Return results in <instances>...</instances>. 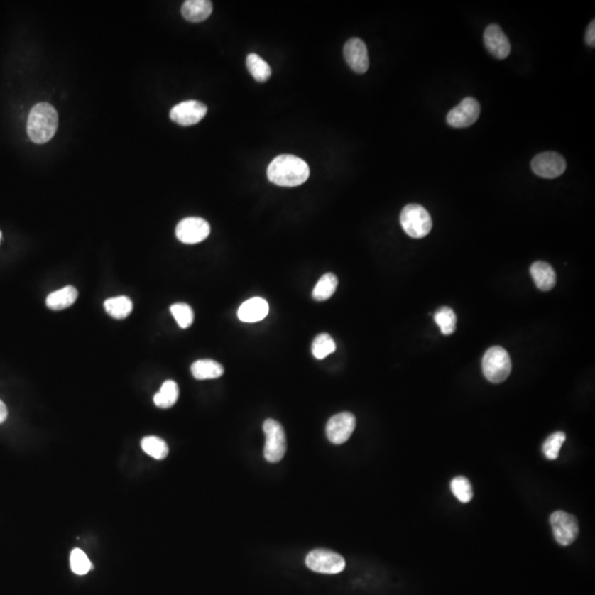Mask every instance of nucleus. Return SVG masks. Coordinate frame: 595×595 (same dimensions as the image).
<instances>
[{"label":"nucleus","instance_id":"f257e3e1","mask_svg":"<svg viewBox=\"0 0 595 595\" xmlns=\"http://www.w3.org/2000/svg\"><path fill=\"white\" fill-rule=\"evenodd\" d=\"M271 182L279 187H293L309 179L310 169L301 158L293 155H280L275 157L267 170Z\"/></svg>","mask_w":595,"mask_h":595},{"label":"nucleus","instance_id":"f03ea898","mask_svg":"<svg viewBox=\"0 0 595 595\" xmlns=\"http://www.w3.org/2000/svg\"><path fill=\"white\" fill-rule=\"evenodd\" d=\"M59 126L57 109L49 103L33 106L28 117L27 133L35 143H45L55 137Z\"/></svg>","mask_w":595,"mask_h":595},{"label":"nucleus","instance_id":"7ed1b4c3","mask_svg":"<svg viewBox=\"0 0 595 595\" xmlns=\"http://www.w3.org/2000/svg\"><path fill=\"white\" fill-rule=\"evenodd\" d=\"M485 378L494 384H499L508 378L512 371V361L506 349L494 346L487 349L482 361Z\"/></svg>","mask_w":595,"mask_h":595},{"label":"nucleus","instance_id":"20e7f679","mask_svg":"<svg viewBox=\"0 0 595 595\" xmlns=\"http://www.w3.org/2000/svg\"><path fill=\"white\" fill-rule=\"evenodd\" d=\"M400 224L407 235L413 239L426 237L432 229V219L429 212L418 204L403 207L400 214Z\"/></svg>","mask_w":595,"mask_h":595},{"label":"nucleus","instance_id":"39448f33","mask_svg":"<svg viewBox=\"0 0 595 595\" xmlns=\"http://www.w3.org/2000/svg\"><path fill=\"white\" fill-rule=\"evenodd\" d=\"M263 432L266 435L263 450L266 460L271 463H277L283 460L287 451V438L283 427L278 421L267 419L263 422Z\"/></svg>","mask_w":595,"mask_h":595},{"label":"nucleus","instance_id":"423d86ee","mask_svg":"<svg viewBox=\"0 0 595 595\" xmlns=\"http://www.w3.org/2000/svg\"><path fill=\"white\" fill-rule=\"evenodd\" d=\"M305 564L310 570L324 574H337L346 566L344 558L334 551L315 549L307 555Z\"/></svg>","mask_w":595,"mask_h":595},{"label":"nucleus","instance_id":"0eeeda50","mask_svg":"<svg viewBox=\"0 0 595 595\" xmlns=\"http://www.w3.org/2000/svg\"><path fill=\"white\" fill-rule=\"evenodd\" d=\"M550 524L555 539L561 546H570L578 538V519L573 515L563 511H556L551 514Z\"/></svg>","mask_w":595,"mask_h":595},{"label":"nucleus","instance_id":"6e6552de","mask_svg":"<svg viewBox=\"0 0 595 595\" xmlns=\"http://www.w3.org/2000/svg\"><path fill=\"white\" fill-rule=\"evenodd\" d=\"M211 233V226L201 217H187L175 229L177 239L181 243L197 244L205 241Z\"/></svg>","mask_w":595,"mask_h":595},{"label":"nucleus","instance_id":"1a4fd4ad","mask_svg":"<svg viewBox=\"0 0 595 595\" xmlns=\"http://www.w3.org/2000/svg\"><path fill=\"white\" fill-rule=\"evenodd\" d=\"M356 427V418L351 413H337L327 421V439L333 444H342L346 442L354 432Z\"/></svg>","mask_w":595,"mask_h":595},{"label":"nucleus","instance_id":"9d476101","mask_svg":"<svg viewBox=\"0 0 595 595\" xmlns=\"http://www.w3.org/2000/svg\"><path fill=\"white\" fill-rule=\"evenodd\" d=\"M480 113V103L473 97H466L457 107L449 111L447 121L454 129H465L473 125L479 119Z\"/></svg>","mask_w":595,"mask_h":595},{"label":"nucleus","instance_id":"9b49d317","mask_svg":"<svg viewBox=\"0 0 595 595\" xmlns=\"http://www.w3.org/2000/svg\"><path fill=\"white\" fill-rule=\"evenodd\" d=\"M531 169L537 175L546 179L560 177L567 169L566 160L557 153H542L533 159Z\"/></svg>","mask_w":595,"mask_h":595},{"label":"nucleus","instance_id":"f8f14e48","mask_svg":"<svg viewBox=\"0 0 595 595\" xmlns=\"http://www.w3.org/2000/svg\"><path fill=\"white\" fill-rule=\"evenodd\" d=\"M207 113V105L202 102L185 101L171 109L170 119L181 126H192L204 119Z\"/></svg>","mask_w":595,"mask_h":595},{"label":"nucleus","instance_id":"ddd939ff","mask_svg":"<svg viewBox=\"0 0 595 595\" xmlns=\"http://www.w3.org/2000/svg\"><path fill=\"white\" fill-rule=\"evenodd\" d=\"M345 61L355 73L364 74L369 70V59L367 47L363 40L352 38L344 45Z\"/></svg>","mask_w":595,"mask_h":595},{"label":"nucleus","instance_id":"4468645a","mask_svg":"<svg viewBox=\"0 0 595 595\" xmlns=\"http://www.w3.org/2000/svg\"><path fill=\"white\" fill-rule=\"evenodd\" d=\"M484 45L493 57L506 59L511 53V43L502 28L498 25H490L484 31Z\"/></svg>","mask_w":595,"mask_h":595},{"label":"nucleus","instance_id":"2eb2a0df","mask_svg":"<svg viewBox=\"0 0 595 595\" xmlns=\"http://www.w3.org/2000/svg\"><path fill=\"white\" fill-rule=\"evenodd\" d=\"M269 312V305L263 298H251L239 309V319L243 322L255 323L263 320Z\"/></svg>","mask_w":595,"mask_h":595},{"label":"nucleus","instance_id":"dca6fc26","mask_svg":"<svg viewBox=\"0 0 595 595\" xmlns=\"http://www.w3.org/2000/svg\"><path fill=\"white\" fill-rule=\"evenodd\" d=\"M213 6L209 0H187L181 8L183 18L190 23H202L211 16Z\"/></svg>","mask_w":595,"mask_h":595},{"label":"nucleus","instance_id":"f3484780","mask_svg":"<svg viewBox=\"0 0 595 595\" xmlns=\"http://www.w3.org/2000/svg\"><path fill=\"white\" fill-rule=\"evenodd\" d=\"M530 273L535 283L540 290L549 291L556 285V273L548 263L536 261L531 265Z\"/></svg>","mask_w":595,"mask_h":595},{"label":"nucleus","instance_id":"a211bd4d","mask_svg":"<svg viewBox=\"0 0 595 595\" xmlns=\"http://www.w3.org/2000/svg\"><path fill=\"white\" fill-rule=\"evenodd\" d=\"M77 290L72 287L67 285L65 288L60 289V290L55 291V293H50L47 298V305L51 310L59 311L67 309L71 307L77 299Z\"/></svg>","mask_w":595,"mask_h":595},{"label":"nucleus","instance_id":"6ab92c4d","mask_svg":"<svg viewBox=\"0 0 595 595\" xmlns=\"http://www.w3.org/2000/svg\"><path fill=\"white\" fill-rule=\"evenodd\" d=\"M191 373L199 381L215 379L224 374V367L212 359H199L191 366Z\"/></svg>","mask_w":595,"mask_h":595},{"label":"nucleus","instance_id":"aec40b11","mask_svg":"<svg viewBox=\"0 0 595 595\" xmlns=\"http://www.w3.org/2000/svg\"><path fill=\"white\" fill-rule=\"evenodd\" d=\"M106 312L117 320L129 317L133 311V301L129 297H116L107 299L104 302Z\"/></svg>","mask_w":595,"mask_h":595},{"label":"nucleus","instance_id":"412c9836","mask_svg":"<svg viewBox=\"0 0 595 595\" xmlns=\"http://www.w3.org/2000/svg\"><path fill=\"white\" fill-rule=\"evenodd\" d=\"M179 398V387L177 383L173 381H167L163 383L160 391L153 397L155 405L159 408H171L177 403Z\"/></svg>","mask_w":595,"mask_h":595},{"label":"nucleus","instance_id":"4be33fe9","mask_svg":"<svg viewBox=\"0 0 595 595\" xmlns=\"http://www.w3.org/2000/svg\"><path fill=\"white\" fill-rule=\"evenodd\" d=\"M246 65L251 77L259 83H263L271 79V67L263 58L259 57L256 53L247 55Z\"/></svg>","mask_w":595,"mask_h":595},{"label":"nucleus","instance_id":"5701e85b","mask_svg":"<svg viewBox=\"0 0 595 595\" xmlns=\"http://www.w3.org/2000/svg\"><path fill=\"white\" fill-rule=\"evenodd\" d=\"M337 283L339 281L334 273H325L321 277L320 280L317 281L313 289V299L317 301H325L330 299L337 290Z\"/></svg>","mask_w":595,"mask_h":595},{"label":"nucleus","instance_id":"b1692460","mask_svg":"<svg viewBox=\"0 0 595 595\" xmlns=\"http://www.w3.org/2000/svg\"><path fill=\"white\" fill-rule=\"evenodd\" d=\"M141 448L143 452L151 455V458L155 460H163L167 458L168 453H169V448L165 440L158 438V437H146L141 440Z\"/></svg>","mask_w":595,"mask_h":595},{"label":"nucleus","instance_id":"393cba45","mask_svg":"<svg viewBox=\"0 0 595 595\" xmlns=\"http://www.w3.org/2000/svg\"><path fill=\"white\" fill-rule=\"evenodd\" d=\"M435 321L444 335L452 334L457 327V315L450 307H442L435 313Z\"/></svg>","mask_w":595,"mask_h":595},{"label":"nucleus","instance_id":"a878e982","mask_svg":"<svg viewBox=\"0 0 595 595\" xmlns=\"http://www.w3.org/2000/svg\"><path fill=\"white\" fill-rule=\"evenodd\" d=\"M337 345L330 335L327 333L317 335L312 343V354L315 359H323L335 352Z\"/></svg>","mask_w":595,"mask_h":595},{"label":"nucleus","instance_id":"bb28decb","mask_svg":"<svg viewBox=\"0 0 595 595\" xmlns=\"http://www.w3.org/2000/svg\"><path fill=\"white\" fill-rule=\"evenodd\" d=\"M451 491L461 503L471 502L473 498V488L470 481L464 476H457L451 481Z\"/></svg>","mask_w":595,"mask_h":595},{"label":"nucleus","instance_id":"cd10ccee","mask_svg":"<svg viewBox=\"0 0 595 595\" xmlns=\"http://www.w3.org/2000/svg\"><path fill=\"white\" fill-rule=\"evenodd\" d=\"M564 441H566V433L561 432V431L549 435L545 441L544 445H542L545 457L548 460H556Z\"/></svg>","mask_w":595,"mask_h":595},{"label":"nucleus","instance_id":"c85d7f7f","mask_svg":"<svg viewBox=\"0 0 595 595\" xmlns=\"http://www.w3.org/2000/svg\"><path fill=\"white\" fill-rule=\"evenodd\" d=\"M170 311L181 329H187L192 325L195 313H193L192 307L187 303H175L171 305Z\"/></svg>","mask_w":595,"mask_h":595},{"label":"nucleus","instance_id":"c756f323","mask_svg":"<svg viewBox=\"0 0 595 595\" xmlns=\"http://www.w3.org/2000/svg\"><path fill=\"white\" fill-rule=\"evenodd\" d=\"M70 562H71L72 571L75 574H79V576L87 574L93 568L91 561H89L85 552L82 551L81 549H74L72 551Z\"/></svg>","mask_w":595,"mask_h":595},{"label":"nucleus","instance_id":"7c9ffc66","mask_svg":"<svg viewBox=\"0 0 595 595\" xmlns=\"http://www.w3.org/2000/svg\"><path fill=\"white\" fill-rule=\"evenodd\" d=\"M586 45H590V47H594L595 45V21H592L589 25L586 33Z\"/></svg>","mask_w":595,"mask_h":595},{"label":"nucleus","instance_id":"2f4dec72","mask_svg":"<svg viewBox=\"0 0 595 595\" xmlns=\"http://www.w3.org/2000/svg\"><path fill=\"white\" fill-rule=\"evenodd\" d=\"M8 417L7 407H6L4 401L0 400V423L5 422Z\"/></svg>","mask_w":595,"mask_h":595},{"label":"nucleus","instance_id":"473e14b6","mask_svg":"<svg viewBox=\"0 0 595 595\" xmlns=\"http://www.w3.org/2000/svg\"><path fill=\"white\" fill-rule=\"evenodd\" d=\"M1 239H3V233L0 231V243H1Z\"/></svg>","mask_w":595,"mask_h":595}]
</instances>
